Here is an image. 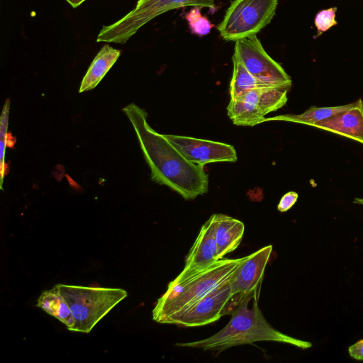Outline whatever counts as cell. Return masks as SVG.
I'll use <instances>...</instances> for the list:
<instances>
[{"label": "cell", "instance_id": "obj_1", "mask_svg": "<svg viewBox=\"0 0 363 363\" xmlns=\"http://www.w3.org/2000/svg\"><path fill=\"white\" fill-rule=\"evenodd\" d=\"M138 137L151 170L152 181L169 187L184 199H194L208 190V175L203 165L186 160L164 138L151 128L147 112L134 104L122 109Z\"/></svg>", "mask_w": 363, "mask_h": 363}, {"label": "cell", "instance_id": "obj_2", "mask_svg": "<svg viewBox=\"0 0 363 363\" xmlns=\"http://www.w3.org/2000/svg\"><path fill=\"white\" fill-rule=\"evenodd\" d=\"M260 286L245 296L235 308L228 323L214 335L197 341L176 343L179 347L221 352L255 342L272 341L308 349L312 343L285 335L274 328L258 306Z\"/></svg>", "mask_w": 363, "mask_h": 363}, {"label": "cell", "instance_id": "obj_3", "mask_svg": "<svg viewBox=\"0 0 363 363\" xmlns=\"http://www.w3.org/2000/svg\"><path fill=\"white\" fill-rule=\"evenodd\" d=\"M243 257L221 259L210 268L186 282L168 288L158 298L152 310V318L160 323L179 315L203 297L216 286L228 279L238 267Z\"/></svg>", "mask_w": 363, "mask_h": 363}, {"label": "cell", "instance_id": "obj_4", "mask_svg": "<svg viewBox=\"0 0 363 363\" xmlns=\"http://www.w3.org/2000/svg\"><path fill=\"white\" fill-rule=\"evenodd\" d=\"M74 319L72 331L89 333L95 325L128 295L122 289L55 285Z\"/></svg>", "mask_w": 363, "mask_h": 363}, {"label": "cell", "instance_id": "obj_5", "mask_svg": "<svg viewBox=\"0 0 363 363\" xmlns=\"http://www.w3.org/2000/svg\"><path fill=\"white\" fill-rule=\"evenodd\" d=\"M193 6L214 9L215 0H150L132 11L118 21L104 26L96 42L125 44L142 26L159 15L174 9Z\"/></svg>", "mask_w": 363, "mask_h": 363}, {"label": "cell", "instance_id": "obj_6", "mask_svg": "<svg viewBox=\"0 0 363 363\" xmlns=\"http://www.w3.org/2000/svg\"><path fill=\"white\" fill-rule=\"evenodd\" d=\"M278 0H233L217 27L226 41L257 35L275 16Z\"/></svg>", "mask_w": 363, "mask_h": 363}, {"label": "cell", "instance_id": "obj_7", "mask_svg": "<svg viewBox=\"0 0 363 363\" xmlns=\"http://www.w3.org/2000/svg\"><path fill=\"white\" fill-rule=\"evenodd\" d=\"M291 85L268 86L252 89L243 95L230 99L228 116L233 124L254 126L263 123L264 116L283 107Z\"/></svg>", "mask_w": 363, "mask_h": 363}, {"label": "cell", "instance_id": "obj_8", "mask_svg": "<svg viewBox=\"0 0 363 363\" xmlns=\"http://www.w3.org/2000/svg\"><path fill=\"white\" fill-rule=\"evenodd\" d=\"M234 55L259 81L270 85H291L290 76L264 50L257 35L235 41Z\"/></svg>", "mask_w": 363, "mask_h": 363}, {"label": "cell", "instance_id": "obj_9", "mask_svg": "<svg viewBox=\"0 0 363 363\" xmlns=\"http://www.w3.org/2000/svg\"><path fill=\"white\" fill-rule=\"evenodd\" d=\"M272 252V245H267L243 257L229 279L231 298L226 314H231L245 296L260 286Z\"/></svg>", "mask_w": 363, "mask_h": 363}, {"label": "cell", "instance_id": "obj_10", "mask_svg": "<svg viewBox=\"0 0 363 363\" xmlns=\"http://www.w3.org/2000/svg\"><path fill=\"white\" fill-rule=\"evenodd\" d=\"M230 277L216 286L187 310L169 318L165 323L196 327L208 325L219 320L226 314L231 298Z\"/></svg>", "mask_w": 363, "mask_h": 363}, {"label": "cell", "instance_id": "obj_11", "mask_svg": "<svg viewBox=\"0 0 363 363\" xmlns=\"http://www.w3.org/2000/svg\"><path fill=\"white\" fill-rule=\"evenodd\" d=\"M216 252L213 214L201 226L187 255L183 270L167 287L173 288L181 285L210 268L218 260Z\"/></svg>", "mask_w": 363, "mask_h": 363}, {"label": "cell", "instance_id": "obj_12", "mask_svg": "<svg viewBox=\"0 0 363 363\" xmlns=\"http://www.w3.org/2000/svg\"><path fill=\"white\" fill-rule=\"evenodd\" d=\"M163 135L186 160L192 163L204 166L208 163L237 161L236 150L231 145L187 136Z\"/></svg>", "mask_w": 363, "mask_h": 363}, {"label": "cell", "instance_id": "obj_13", "mask_svg": "<svg viewBox=\"0 0 363 363\" xmlns=\"http://www.w3.org/2000/svg\"><path fill=\"white\" fill-rule=\"evenodd\" d=\"M311 126L347 137L363 144V100L352 103L347 110Z\"/></svg>", "mask_w": 363, "mask_h": 363}, {"label": "cell", "instance_id": "obj_14", "mask_svg": "<svg viewBox=\"0 0 363 363\" xmlns=\"http://www.w3.org/2000/svg\"><path fill=\"white\" fill-rule=\"evenodd\" d=\"M215 239L217 259H221L239 246L245 231L242 222L222 213H215Z\"/></svg>", "mask_w": 363, "mask_h": 363}, {"label": "cell", "instance_id": "obj_15", "mask_svg": "<svg viewBox=\"0 0 363 363\" xmlns=\"http://www.w3.org/2000/svg\"><path fill=\"white\" fill-rule=\"evenodd\" d=\"M121 55V50L104 45L99 51L84 76L79 92L95 88Z\"/></svg>", "mask_w": 363, "mask_h": 363}, {"label": "cell", "instance_id": "obj_16", "mask_svg": "<svg viewBox=\"0 0 363 363\" xmlns=\"http://www.w3.org/2000/svg\"><path fill=\"white\" fill-rule=\"evenodd\" d=\"M36 306L58 319L72 331L74 325V317L67 303L56 286L52 289L44 291L39 296Z\"/></svg>", "mask_w": 363, "mask_h": 363}, {"label": "cell", "instance_id": "obj_17", "mask_svg": "<svg viewBox=\"0 0 363 363\" xmlns=\"http://www.w3.org/2000/svg\"><path fill=\"white\" fill-rule=\"evenodd\" d=\"M351 105L352 104L331 107H317L315 106H313L301 114H284L270 118H265L263 123L272 121H286L311 126L315 123L328 118L338 113L347 110L351 106Z\"/></svg>", "mask_w": 363, "mask_h": 363}, {"label": "cell", "instance_id": "obj_18", "mask_svg": "<svg viewBox=\"0 0 363 363\" xmlns=\"http://www.w3.org/2000/svg\"><path fill=\"white\" fill-rule=\"evenodd\" d=\"M232 60L233 70L229 89L230 99L238 98L252 89L274 86L265 84L255 78L234 55Z\"/></svg>", "mask_w": 363, "mask_h": 363}, {"label": "cell", "instance_id": "obj_19", "mask_svg": "<svg viewBox=\"0 0 363 363\" xmlns=\"http://www.w3.org/2000/svg\"><path fill=\"white\" fill-rule=\"evenodd\" d=\"M9 108L10 101L9 99H7L3 106L0 118V187L1 189L4 178L6 174L5 152L7 139Z\"/></svg>", "mask_w": 363, "mask_h": 363}, {"label": "cell", "instance_id": "obj_20", "mask_svg": "<svg viewBox=\"0 0 363 363\" xmlns=\"http://www.w3.org/2000/svg\"><path fill=\"white\" fill-rule=\"evenodd\" d=\"M186 19L191 31L200 36L207 35L213 27L208 19L201 15L199 8L194 7L191 9L186 14Z\"/></svg>", "mask_w": 363, "mask_h": 363}, {"label": "cell", "instance_id": "obj_21", "mask_svg": "<svg viewBox=\"0 0 363 363\" xmlns=\"http://www.w3.org/2000/svg\"><path fill=\"white\" fill-rule=\"evenodd\" d=\"M336 11L337 7H333L322 10L316 14L314 23L317 28V37L333 26L337 25V21H335Z\"/></svg>", "mask_w": 363, "mask_h": 363}, {"label": "cell", "instance_id": "obj_22", "mask_svg": "<svg viewBox=\"0 0 363 363\" xmlns=\"http://www.w3.org/2000/svg\"><path fill=\"white\" fill-rule=\"evenodd\" d=\"M298 196V194L295 191H289L285 194L277 206L278 211L286 212L289 210L296 202Z\"/></svg>", "mask_w": 363, "mask_h": 363}, {"label": "cell", "instance_id": "obj_23", "mask_svg": "<svg viewBox=\"0 0 363 363\" xmlns=\"http://www.w3.org/2000/svg\"><path fill=\"white\" fill-rule=\"evenodd\" d=\"M349 354L357 360H363V339L359 340L348 348Z\"/></svg>", "mask_w": 363, "mask_h": 363}, {"label": "cell", "instance_id": "obj_24", "mask_svg": "<svg viewBox=\"0 0 363 363\" xmlns=\"http://www.w3.org/2000/svg\"><path fill=\"white\" fill-rule=\"evenodd\" d=\"M86 0H66L73 8H77Z\"/></svg>", "mask_w": 363, "mask_h": 363}, {"label": "cell", "instance_id": "obj_25", "mask_svg": "<svg viewBox=\"0 0 363 363\" xmlns=\"http://www.w3.org/2000/svg\"><path fill=\"white\" fill-rule=\"evenodd\" d=\"M354 203L361 204L363 205V199L361 198H354L353 201Z\"/></svg>", "mask_w": 363, "mask_h": 363}, {"label": "cell", "instance_id": "obj_26", "mask_svg": "<svg viewBox=\"0 0 363 363\" xmlns=\"http://www.w3.org/2000/svg\"><path fill=\"white\" fill-rule=\"evenodd\" d=\"M148 1H150V0H138L135 6H141Z\"/></svg>", "mask_w": 363, "mask_h": 363}]
</instances>
